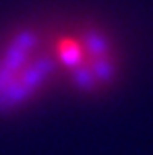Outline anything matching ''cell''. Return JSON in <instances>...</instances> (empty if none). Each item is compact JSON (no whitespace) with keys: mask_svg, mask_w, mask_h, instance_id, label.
<instances>
[{"mask_svg":"<svg viewBox=\"0 0 153 155\" xmlns=\"http://www.w3.org/2000/svg\"><path fill=\"white\" fill-rule=\"evenodd\" d=\"M50 50L58 81L81 95H99L118 79V60L108 33L97 27H77L52 33Z\"/></svg>","mask_w":153,"mask_h":155,"instance_id":"obj_2","label":"cell"},{"mask_svg":"<svg viewBox=\"0 0 153 155\" xmlns=\"http://www.w3.org/2000/svg\"><path fill=\"white\" fill-rule=\"evenodd\" d=\"M58 81L50 37L33 25H17L0 35V116L31 107Z\"/></svg>","mask_w":153,"mask_h":155,"instance_id":"obj_1","label":"cell"}]
</instances>
